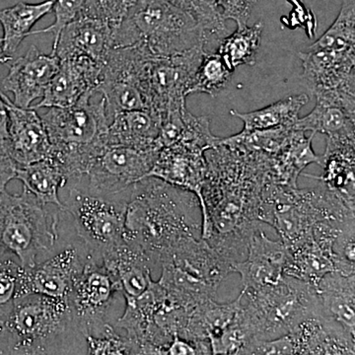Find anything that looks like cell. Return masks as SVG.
Here are the masks:
<instances>
[{
	"mask_svg": "<svg viewBox=\"0 0 355 355\" xmlns=\"http://www.w3.org/2000/svg\"><path fill=\"white\" fill-rule=\"evenodd\" d=\"M354 214L320 182L308 189L272 183L263 193L259 220L272 226L288 246L310 234L319 222L355 220Z\"/></svg>",
	"mask_w": 355,
	"mask_h": 355,
	"instance_id": "cell-7",
	"label": "cell"
},
{
	"mask_svg": "<svg viewBox=\"0 0 355 355\" xmlns=\"http://www.w3.org/2000/svg\"><path fill=\"white\" fill-rule=\"evenodd\" d=\"M313 46L355 53V0H343L336 20Z\"/></svg>",
	"mask_w": 355,
	"mask_h": 355,
	"instance_id": "cell-34",
	"label": "cell"
},
{
	"mask_svg": "<svg viewBox=\"0 0 355 355\" xmlns=\"http://www.w3.org/2000/svg\"><path fill=\"white\" fill-rule=\"evenodd\" d=\"M55 0H46L39 3L19 2L15 6L0 10V24L3 36L0 38L4 55L13 60L25 38L31 35L32 28L46 14L53 12Z\"/></svg>",
	"mask_w": 355,
	"mask_h": 355,
	"instance_id": "cell-30",
	"label": "cell"
},
{
	"mask_svg": "<svg viewBox=\"0 0 355 355\" xmlns=\"http://www.w3.org/2000/svg\"><path fill=\"white\" fill-rule=\"evenodd\" d=\"M303 78L311 93L340 92L355 95V53L310 46L299 53Z\"/></svg>",
	"mask_w": 355,
	"mask_h": 355,
	"instance_id": "cell-13",
	"label": "cell"
},
{
	"mask_svg": "<svg viewBox=\"0 0 355 355\" xmlns=\"http://www.w3.org/2000/svg\"><path fill=\"white\" fill-rule=\"evenodd\" d=\"M247 354H295V349L291 336L287 334L273 340L254 343L248 349Z\"/></svg>",
	"mask_w": 355,
	"mask_h": 355,
	"instance_id": "cell-41",
	"label": "cell"
},
{
	"mask_svg": "<svg viewBox=\"0 0 355 355\" xmlns=\"http://www.w3.org/2000/svg\"><path fill=\"white\" fill-rule=\"evenodd\" d=\"M2 330V326H0V331Z\"/></svg>",
	"mask_w": 355,
	"mask_h": 355,
	"instance_id": "cell-46",
	"label": "cell"
},
{
	"mask_svg": "<svg viewBox=\"0 0 355 355\" xmlns=\"http://www.w3.org/2000/svg\"><path fill=\"white\" fill-rule=\"evenodd\" d=\"M15 179L23 184V191L44 205H55L64 211V203L58 196L64 189L69 177L62 164L53 156L37 162L17 167Z\"/></svg>",
	"mask_w": 355,
	"mask_h": 355,
	"instance_id": "cell-27",
	"label": "cell"
},
{
	"mask_svg": "<svg viewBox=\"0 0 355 355\" xmlns=\"http://www.w3.org/2000/svg\"><path fill=\"white\" fill-rule=\"evenodd\" d=\"M9 114L3 93L0 90V146L4 147L8 153Z\"/></svg>",
	"mask_w": 355,
	"mask_h": 355,
	"instance_id": "cell-44",
	"label": "cell"
},
{
	"mask_svg": "<svg viewBox=\"0 0 355 355\" xmlns=\"http://www.w3.org/2000/svg\"><path fill=\"white\" fill-rule=\"evenodd\" d=\"M205 51V46L200 44L173 57H147L139 76L147 109L161 119L169 112L186 107L187 92Z\"/></svg>",
	"mask_w": 355,
	"mask_h": 355,
	"instance_id": "cell-10",
	"label": "cell"
},
{
	"mask_svg": "<svg viewBox=\"0 0 355 355\" xmlns=\"http://www.w3.org/2000/svg\"><path fill=\"white\" fill-rule=\"evenodd\" d=\"M125 241L141 248L153 265L160 254L188 237L202 238V217L195 193L156 177L132 187L125 225Z\"/></svg>",
	"mask_w": 355,
	"mask_h": 355,
	"instance_id": "cell-2",
	"label": "cell"
},
{
	"mask_svg": "<svg viewBox=\"0 0 355 355\" xmlns=\"http://www.w3.org/2000/svg\"><path fill=\"white\" fill-rule=\"evenodd\" d=\"M9 114L8 153L17 167L31 164L51 154V144L36 110L21 108L3 93Z\"/></svg>",
	"mask_w": 355,
	"mask_h": 355,
	"instance_id": "cell-20",
	"label": "cell"
},
{
	"mask_svg": "<svg viewBox=\"0 0 355 355\" xmlns=\"http://www.w3.org/2000/svg\"><path fill=\"white\" fill-rule=\"evenodd\" d=\"M315 97L316 106L304 118H298L294 130L322 133L327 139H355V95L328 92Z\"/></svg>",
	"mask_w": 355,
	"mask_h": 355,
	"instance_id": "cell-22",
	"label": "cell"
},
{
	"mask_svg": "<svg viewBox=\"0 0 355 355\" xmlns=\"http://www.w3.org/2000/svg\"><path fill=\"white\" fill-rule=\"evenodd\" d=\"M87 354H135L132 343L109 324L100 335L85 336Z\"/></svg>",
	"mask_w": 355,
	"mask_h": 355,
	"instance_id": "cell-38",
	"label": "cell"
},
{
	"mask_svg": "<svg viewBox=\"0 0 355 355\" xmlns=\"http://www.w3.org/2000/svg\"><path fill=\"white\" fill-rule=\"evenodd\" d=\"M120 293V284L104 265L88 258L67 297L84 336H98L105 330L114 297Z\"/></svg>",
	"mask_w": 355,
	"mask_h": 355,
	"instance_id": "cell-12",
	"label": "cell"
},
{
	"mask_svg": "<svg viewBox=\"0 0 355 355\" xmlns=\"http://www.w3.org/2000/svg\"><path fill=\"white\" fill-rule=\"evenodd\" d=\"M207 170L205 151L186 144H175L160 149L148 176L191 191L202 205V190Z\"/></svg>",
	"mask_w": 355,
	"mask_h": 355,
	"instance_id": "cell-23",
	"label": "cell"
},
{
	"mask_svg": "<svg viewBox=\"0 0 355 355\" xmlns=\"http://www.w3.org/2000/svg\"><path fill=\"white\" fill-rule=\"evenodd\" d=\"M0 343L3 354H87L85 336L67 299L39 293L16 299Z\"/></svg>",
	"mask_w": 355,
	"mask_h": 355,
	"instance_id": "cell-3",
	"label": "cell"
},
{
	"mask_svg": "<svg viewBox=\"0 0 355 355\" xmlns=\"http://www.w3.org/2000/svg\"><path fill=\"white\" fill-rule=\"evenodd\" d=\"M17 165L4 147L0 146V193L6 190L7 184L15 179Z\"/></svg>",
	"mask_w": 355,
	"mask_h": 355,
	"instance_id": "cell-42",
	"label": "cell"
},
{
	"mask_svg": "<svg viewBox=\"0 0 355 355\" xmlns=\"http://www.w3.org/2000/svg\"><path fill=\"white\" fill-rule=\"evenodd\" d=\"M308 102L309 97L307 95H294L249 113H240L236 110H231L230 114L244 123L242 132L279 127L293 128L294 123L298 120L299 112Z\"/></svg>",
	"mask_w": 355,
	"mask_h": 355,
	"instance_id": "cell-31",
	"label": "cell"
},
{
	"mask_svg": "<svg viewBox=\"0 0 355 355\" xmlns=\"http://www.w3.org/2000/svg\"><path fill=\"white\" fill-rule=\"evenodd\" d=\"M232 73L218 53L205 51L187 96L202 93L214 98L230 83Z\"/></svg>",
	"mask_w": 355,
	"mask_h": 355,
	"instance_id": "cell-33",
	"label": "cell"
},
{
	"mask_svg": "<svg viewBox=\"0 0 355 355\" xmlns=\"http://www.w3.org/2000/svg\"><path fill=\"white\" fill-rule=\"evenodd\" d=\"M161 119L151 110L140 109L114 114L107 133V146L159 149Z\"/></svg>",
	"mask_w": 355,
	"mask_h": 355,
	"instance_id": "cell-26",
	"label": "cell"
},
{
	"mask_svg": "<svg viewBox=\"0 0 355 355\" xmlns=\"http://www.w3.org/2000/svg\"><path fill=\"white\" fill-rule=\"evenodd\" d=\"M168 263L217 291L233 272V263L217 253L202 238L188 237L160 254L157 265Z\"/></svg>",
	"mask_w": 355,
	"mask_h": 355,
	"instance_id": "cell-18",
	"label": "cell"
},
{
	"mask_svg": "<svg viewBox=\"0 0 355 355\" xmlns=\"http://www.w3.org/2000/svg\"><path fill=\"white\" fill-rule=\"evenodd\" d=\"M196 355L202 354V350L198 349L195 343L188 342L180 336H175L172 342L166 349V355Z\"/></svg>",
	"mask_w": 355,
	"mask_h": 355,
	"instance_id": "cell-43",
	"label": "cell"
},
{
	"mask_svg": "<svg viewBox=\"0 0 355 355\" xmlns=\"http://www.w3.org/2000/svg\"><path fill=\"white\" fill-rule=\"evenodd\" d=\"M58 212L27 191L20 196L0 193V252L12 254L25 270L51 253L58 240Z\"/></svg>",
	"mask_w": 355,
	"mask_h": 355,
	"instance_id": "cell-8",
	"label": "cell"
},
{
	"mask_svg": "<svg viewBox=\"0 0 355 355\" xmlns=\"http://www.w3.org/2000/svg\"><path fill=\"white\" fill-rule=\"evenodd\" d=\"M86 0H55L53 11L55 13V22L44 29L32 31L31 35L53 34L55 41L65 26L79 17Z\"/></svg>",
	"mask_w": 355,
	"mask_h": 355,
	"instance_id": "cell-39",
	"label": "cell"
},
{
	"mask_svg": "<svg viewBox=\"0 0 355 355\" xmlns=\"http://www.w3.org/2000/svg\"><path fill=\"white\" fill-rule=\"evenodd\" d=\"M259 0H216L217 7L224 20H232L238 28L245 27Z\"/></svg>",
	"mask_w": 355,
	"mask_h": 355,
	"instance_id": "cell-40",
	"label": "cell"
},
{
	"mask_svg": "<svg viewBox=\"0 0 355 355\" xmlns=\"http://www.w3.org/2000/svg\"><path fill=\"white\" fill-rule=\"evenodd\" d=\"M295 354H355V335L322 310L306 318L288 334Z\"/></svg>",
	"mask_w": 355,
	"mask_h": 355,
	"instance_id": "cell-21",
	"label": "cell"
},
{
	"mask_svg": "<svg viewBox=\"0 0 355 355\" xmlns=\"http://www.w3.org/2000/svg\"><path fill=\"white\" fill-rule=\"evenodd\" d=\"M94 95L84 96L69 108H48L41 116L51 144V156L64 167L69 182L80 180L91 160L107 146L106 104L103 97L91 101Z\"/></svg>",
	"mask_w": 355,
	"mask_h": 355,
	"instance_id": "cell-6",
	"label": "cell"
},
{
	"mask_svg": "<svg viewBox=\"0 0 355 355\" xmlns=\"http://www.w3.org/2000/svg\"><path fill=\"white\" fill-rule=\"evenodd\" d=\"M315 288L324 313L355 335V275L327 273Z\"/></svg>",
	"mask_w": 355,
	"mask_h": 355,
	"instance_id": "cell-28",
	"label": "cell"
},
{
	"mask_svg": "<svg viewBox=\"0 0 355 355\" xmlns=\"http://www.w3.org/2000/svg\"><path fill=\"white\" fill-rule=\"evenodd\" d=\"M205 46L195 18L170 0H137L114 33V48L137 46L155 58H168Z\"/></svg>",
	"mask_w": 355,
	"mask_h": 355,
	"instance_id": "cell-4",
	"label": "cell"
},
{
	"mask_svg": "<svg viewBox=\"0 0 355 355\" xmlns=\"http://www.w3.org/2000/svg\"><path fill=\"white\" fill-rule=\"evenodd\" d=\"M355 139H327L326 151L321 156V176L313 178L335 193L349 209L355 210Z\"/></svg>",
	"mask_w": 355,
	"mask_h": 355,
	"instance_id": "cell-25",
	"label": "cell"
},
{
	"mask_svg": "<svg viewBox=\"0 0 355 355\" xmlns=\"http://www.w3.org/2000/svg\"><path fill=\"white\" fill-rule=\"evenodd\" d=\"M132 188L114 196H98L69 187L64 211L91 254L99 256L125 241V214Z\"/></svg>",
	"mask_w": 355,
	"mask_h": 355,
	"instance_id": "cell-9",
	"label": "cell"
},
{
	"mask_svg": "<svg viewBox=\"0 0 355 355\" xmlns=\"http://www.w3.org/2000/svg\"><path fill=\"white\" fill-rule=\"evenodd\" d=\"M263 23L238 28L230 36L224 37L219 44L218 53L230 71L241 65H254L260 49Z\"/></svg>",
	"mask_w": 355,
	"mask_h": 355,
	"instance_id": "cell-32",
	"label": "cell"
},
{
	"mask_svg": "<svg viewBox=\"0 0 355 355\" xmlns=\"http://www.w3.org/2000/svg\"><path fill=\"white\" fill-rule=\"evenodd\" d=\"M114 29L106 21L80 16L62 30L51 53L60 60L85 58L103 65L114 48Z\"/></svg>",
	"mask_w": 355,
	"mask_h": 355,
	"instance_id": "cell-17",
	"label": "cell"
},
{
	"mask_svg": "<svg viewBox=\"0 0 355 355\" xmlns=\"http://www.w3.org/2000/svg\"><path fill=\"white\" fill-rule=\"evenodd\" d=\"M314 135L307 137L304 132L292 130L286 144L272 158L270 171L275 184L296 188L299 175L308 165L321 166V156L314 153L311 144Z\"/></svg>",
	"mask_w": 355,
	"mask_h": 355,
	"instance_id": "cell-29",
	"label": "cell"
},
{
	"mask_svg": "<svg viewBox=\"0 0 355 355\" xmlns=\"http://www.w3.org/2000/svg\"><path fill=\"white\" fill-rule=\"evenodd\" d=\"M60 64V58L55 53L46 55L36 46H31L25 55L14 60L1 87L12 93L16 106L30 108L35 100L43 98Z\"/></svg>",
	"mask_w": 355,
	"mask_h": 355,
	"instance_id": "cell-15",
	"label": "cell"
},
{
	"mask_svg": "<svg viewBox=\"0 0 355 355\" xmlns=\"http://www.w3.org/2000/svg\"><path fill=\"white\" fill-rule=\"evenodd\" d=\"M239 297L238 316L251 342L248 349L254 343L287 335L322 310L315 286L287 275L275 286L242 289Z\"/></svg>",
	"mask_w": 355,
	"mask_h": 355,
	"instance_id": "cell-5",
	"label": "cell"
},
{
	"mask_svg": "<svg viewBox=\"0 0 355 355\" xmlns=\"http://www.w3.org/2000/svg\"><path fill=\"white\" fill-rule=\"evenodd\" d=\"M25 268L12 254L0 252V326L12 310L16 299L21 296V284Z\"/></svg>",
	"mask_w": 355,
	"mask_h": 355,
	"instance_id": "cell-36",
	"label": "cell"
},
{
	"mask_svg": "<svg viewBox=\"0 0 355 355\" xmlns=\"http://www.w3.org/2000/svg\"><path fill=\"white\" fill-rule=\"evenodd\" d=\"M137 0H86L80 16L106 21L116 27Z\"/></svg>",
	"mask_w": 355,
	"mask_h": 355,
	"instance_id": "cell-37",
	"label": "cell"
},
{
	"mask_svg": "<svg viewBox=\"0 0 355 355\" xmlns=\"http://www.w3.org/2000/svg\"><path fill=\"white\" fill-rule=\"evenodd\" d=\"M60 60V69L44 91L43 99L32 108H69L84 96L96 94L101 80L102 64L85 58Z\"/></svg>",
	"mask_w": 355,
	"mask_h": 355,
	"instance_id": "cell-16",
	"label": "cell"
},
{
	"mask_svg": "<svg viewBox=\"0 0 355 355\" xmlns=\"http://www.w3.org/2000/svg\"><path fill=\"white\" fill-rule=\"evenodd\" d=\"M11 58H7L6 55H3L1 50V43H0V64H6V62H10Z\"/></svg>",
	"mask_w": 355,
	"mask_h": 355,
	"instance_id": "cell-45",
	"label": "cell"
},
{
	"mask_svg": "<svg viewBox=\"0 0 355 355\" xmlns=\"http://www.w3.org/2000/svg\"><path fill=\"white\" fill-rule=\"evenodd\" d=\"M287 258L286 245L282 240H270L259 228L250 238L247 258L233 265V272L241 277L243 289L259 291L284 279Z\"/></svg>",
	"mask_w": 355,
	"mask_h": 355,
	"instance_id": "cell-14",
	"label": "cell"
},
{
	"mask_svg": "<svg viewBox=\"0 0 355 355\" xmlns=\"http://www.w3.org/2000/svg\"><path fill=\"white\" fill-rule=\"evenodd\" d=\"M103 265L120 284L123 297H135L146 291L151 280L153 261L141 249L128 241L101 256Z\"/></svg>",
	"mask_w": 355,
	"mask_h": 355,
	"instance_id": "cell-24",
	"label": "cell"
},
{
	"mask_svg": "<svg viewBox=\"0 0 355 355\" xmlns=\"http://www.w3.org/2000/svg\"><path fill=\"white\" fill-rule=\"evenodd\" d=\"M159 151L106 146L89 163L83 176L87 179V187L79 189L98 196H114L128 191L148 176Z\"/></svg>",
	"mask_w": 355,
	"mask_h": 355,
	"instance_id": "cell-11",
	"label": "cell"
},
{
	"mask_svg": "<svg viewBox=\"0 0 355 355\" xmlns=\"http://www.w3.org/2000/svg\"><path fill=\"white\" fill-rule=\"evenodd\" d=\"M195 18L205 35V46L211 41H221L227 33L216 0H170Z\"/></svg>",
	"mask_w": 355,
	"mask_h": 355,
	"instance_id": "cell-35",
	"label": "cell"
},
{
	"mask_svg": "<svg viewBox=\"0 0 355 355\" xmlns=\"http://www.w3.org/2000/svg\"><path fill=\"white\" fill-rule=\"evenodd\" d=\"M202 238L234 265L247 257L250 238L261 228L259 209L272 184V158L222 144L205 153Z\"/></svg>",
	"mask_w": 355,
	"mask_h": 355,
	"instance_id": "cell-1",
	"label": "cell"
},
{
	"mask_svg": "<svg viewBox=\"0 0 355 355\" xmlns=\"http://www.w3.org/2000/svg\"><path fill=\"white\" fill-rule=\"evenodd\" d=\"M85 261L73 245L65 247L55 256L44 259L30 270H25L21 296L39 293L67 299Z\"/></svg>",
	"mask_w": 355,
	"mask_h": 355,
	"instance_id": "cell-19",
	"label": "cell"
}]
</instances>
